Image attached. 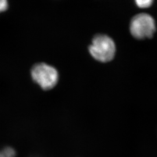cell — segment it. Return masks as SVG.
Masks as SVG:
<instances>
[{
	"label": "cell",
	"mask_w": 157,
	"mask_h": 157,
	"mask_svg": "<svg viewBox=\"0 0 157 157\" xmlns=\"http://www.w3.org/2000/svg\"><path fill=\"white\" fill-rule=\"evenodd\" d=\"M32 76L44 90L54 87L58 80V73L56 69L44 63H37L32 67Z\"/></svg>",
	"instance_id": "3957f363"
},
{
	"label": "cell",
	"mask_w": 157,
	"mask_h": 157,
	"mask_svg": "<svg viewBox=\"0 0 157 157\" xmlns=\"http://www.w3.org/2000/svg\"><path fill=\"white\" fill-rule=\"evenodd\" d=\"M8 8V2L6 0H0V12L6 10Z\"/></svg>",
	"instance_id": "8992f818"
},
{
	"label": "cell",
	"mask_w": 157,
	"mask_h": 157,
	"mask_svg": "<svg viewBox=\"0 0 157 157\" xmlns=\"http://www.w3.org/2000/svg\"><path fill=\"white\" fill-rule=\"evenodd\" d=\"M89 52L96 60L102 62H109L115 56L116 47L110 37L105 34H97L89 46Z\"/></svg>",
	"instance_id": "6da1fadb"
},
{
	"label": "cell",
	"mask_w": 157,
	"mask_h": 157,
	"mask_svg": "<svg viewBox=\"0 0 157 157\" xmlns=\"http://www.w3.org/2000/svg\"><path fill=\"white\" fill-rule=\"evenodd\" d=\"M156 30L154 18L148 13H140L133 17L130 23V31L137 39L151 38Z\"/></svg>",
	"instance_id": "7a4b0ae2"
},
{
	"label": "cell",
	"mask_w": 157,
	"mask_h": 157,
	"mask_svg": "<svg viewBox=\"0 0 157 157\" xmlns=\"http://www.w3.org/2000/svg\"></svg>",
	"instance_id": "52a82bcc"
},
{
	"label": "cell",
	"mask_w": 157,
	"mask_h": 157,
	"mask_svg": "<svg viewBox=\"0 0 157 157\" xmlns=\"http://www.w3.org/2000/svg\"><path fill=\"white\" fill-rule=\"evenodd\" d=\"M16 155L17 152L15 150L10 146L5 147L1 150H0V157H15Z\"/></svg>",
	"instance_id": "277c9868"
},
{
	"label": "cell",
	"mask_w": 157,
	"mask_h": 157,
	"mask_svg": "<svg viewBox=\"0 0 157 157\" xmlns=\"http://www.w3.org/2000/svg\"><path fill=\"white\" fill-rule=\"evenodd\" d=\"M153 1L151 0H137L136 1V5L141 8H146L151 6Z\"/></svg>",
	"instance_id": "5b68a950"
}]
</instances>
